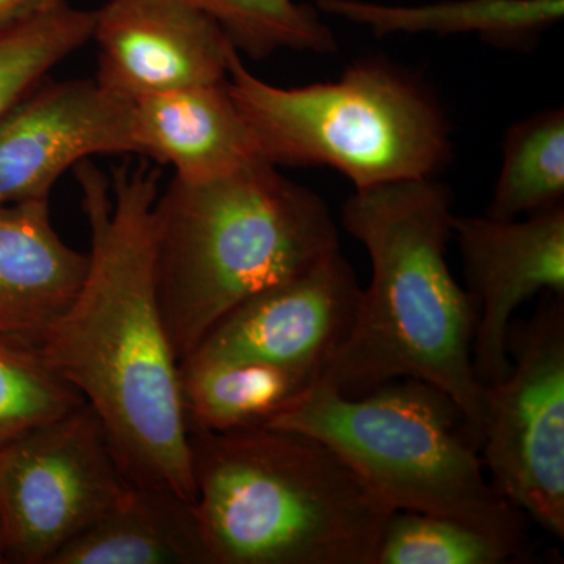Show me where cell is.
Segmentation results:
<instances>
[{
    "instance_id": "1",
    "label": "cell",
    "mask_w": 564,
    "mask_h": 564,
    "mask_svg": "<svg viewBox=\"0 0 564 564\" xmlns=\"http://www.w3.org/2000/svg\"><path fill=\"white\" fill-rule=\"evenodd\" d=\"M73 170L91 250L79 292L41 356L98 414L131 484L195 500L180 361L155 278L161 170L148 159L122 162L110 176L88 159Z\"/></svg>"
},
{
    "instance_id": "2",
    "label": "cell",
    "mask_w": 564,
    "mask_h": 564,
    "mask_svg": "<svg viewBox=\"0 0 564 564\" xmlns=\"http://www.w3.org/2000/svg\"><path fill=\"white\" fill-rule=\"evenodd\" d=\"M454 198L436 177L361 188L343 206V226L366 248L372 280L362 289L355 325L321 383L361 397L413 378L459 408L478 448L486 386L474 369L477 304L452 274Z\"/></svg>"
},
{
    "instance_id": "3",
    "label": "cell",
    "mask_w": 564,
    "mask_h": 564,
    "mask_svg": "<svg viewBox=\"0 0 564 564\" xmlns=\"http://www.w3.org/2000/svg\"><path fill=\"white\" fill-rule=\"evenodd\" d=\"M188 432L212 564H375L395 510L329 445L276 426Z\"/></svg>"
},
{
    "instance_id": "4",
    "label": "cell",
    "mask_w": 564,
    "mask_h": 564,
    "mask_svg": "<svg viewBox=\"0 0 564 564\" xmlns=\"http://www.w3.org/2000/svg\"><path fill=\"white\" fill-rule=\"evenodd\" d=\"M337 250L322 196L263 159L206 182L173 177L155 203V278L177 361L245 300Z\"/></svg>"
},
{
    "instance_id": "5",
    "label": "cell",
    "mask_w": 564,
    "mask_h": 564,
    "mask_svg": "<svg viewBox=\"0 0 564 564\" xmlns=\"http://www.w3.org/2000/svg\"><path fill=\"white\" fill-rule=\"evenodd\" d=\"M226 87L274 166H328L355 191L434 177L454 154L452 126L429 85L381 57L334 82L284 88L259 79L240 52Z\"/></svg>"
},
{
    "instance_id": "6",
    "label": "cell",
    "mask_w": 564,
    "mask_h": 564,
    "mask_svg": "<svg viewBox=\"0 0 564 564\" xmlns=\"http://www.w3.org/2000/svg\"><path fill=\"white\" fill-rule=\"evenodd\" d=\"M267 426L323 441L393 510L455 519L525 558V514L486 478L466 417L433 386L402 378L344 397L318 383Z\"/></svg>"
},
{
    "instance_id": "7",
    "label": "cell",
    "mask_w": 564,
    "mask_h": 564,
    "mask_svg": "<svg viewBox=\"0 0 564 564\" xmlns=\"http://www.w3.org/2000/svg\"><path fill=\"white\" fill-rule=\"evenodd\" d=\"M507 350V377L486 388L481 459L500 496L563 540L564 296L513 321Z\"/></svg>"
},
{
    "instance_id": "8",
    "label": "cell",
    "mask_w": 564,
    "mask_h": 564,
    "mask_svg": "<svg viewBox=\"0 0 564 564\" xmlns=\"http://www.w3.org/2000/svg\"><path fill=\"white\" fill-rule=\"evenodd\" d=\"M131 485L90 404L13 437L0 447L9 563L50 564Z\"/></svg>"
},
{
    "instance_id": "9",
    "label": "cell",
    "mask_w": 564,
    "mask_h": 564,
    "mask_svg": "<svg viewBox=\"0 0 564 564\" xmlns=\"http://www.w3.org/2000/svg\"><path fill=\"white\" fill-rule=\"evenodd\" d=\"M361 293L351 263L334 251L234 307L185 359L272 364L322 381L350 336Z\"/></svg>"
},
{
    "instance_id": "10",
    "label": "cell",
    "mask_w": 564,
    "mask_h": 564,
    "mask_svg": "<svg viewBox=\"0 0 564 564\" xmlns=\"http://www.w3.org/2000/svg\"><path fill=\"white\" fill-rule=\"evenodd\" d=\"M454 239L477 304L474 369L489 388L510 370L516 311L540 293L564 296V206L511 220L455 215Z\"/></svg>"
},
{
    "instance_id": "11",
    "label": "cell",
    "mask_w": 564,
    "mask_h": 564,
    "mask_svg": "<svg viewBox=\"0 0 564 564\" xmlns=\"http://www.w3.org/2000/svg\"><path fill=\"white\" fill-rule=\"evenodd\" d=\"M131 154V104L95 79L41 80L0 120V207L50 198L91 155Z\"/></svg>"
},
{
    "instance_id": "12",
    "label": "cell",
    "mask_w": 564,
    "mask_h": 564,
    "mask_svg": "<svg viewBox=\"0 0 564 564\" xmlns=\"http://www.w3.org/2000/svg\"><path fill=\"white\" fill-rule=\"evenodd\" d=\"M96 84L122 102L228 77L234 46L207 14L174 0H107L95 11Z\"/></svg>"
},
{
    "instance_id": "13",
    "label": "cell",
    "mask_w": 564,
    "mask_h": 564,
    "mask_svg": "<svg viewBox=\"0 0 564 564\" xmlns=\"http://www.w3.org/2000/svg\"><path fill=\"white\" fill-rule=\"evenodd\" d=\"M131 139L135 155L173 166L174 180L191 184L263 159L226 80L131 102Z\"/></svg>"
},
{
    "instance_id": "14",
    "label": "cell",
    "mask_w": 564,
    "mask_h": 564,
    "mask_svg": "<svg viewBox=\"0 0 564 564\" xmlns=\"http://www.w3.org/2000/svg\"><path fill=\"white\" fill-rule=\"evenodd\" d=\"M87 269L88 254L55 231L50 198L0 207V337L40 348Z\"/></svg>"
},
{
    "instance_id": "15",
    "label": "cell",
    "mask_w": 564,
    "mask_h": 564,
    "mask_svg": "<svg viewBox=\"0 0 564 564\" xmlns=\"http://www.w3.org/2000/svg\"><path fill=\"white\" fill-rule=\"evenodd\" d=\"M50 564H212L193 500L131 485L113 507Z\"/></svg>"
},
{
    "instance_id": "16",
    "label": "cell",
    "mask_w": 564,
    "mask_h": 564,
    "mask_svg": "<svg viewBox=\"0 0 564 564\" xmlns=\"http://www.w3.org/2000/svg\"><path fill=\"white\" fill-rule=\"evenodd\" d=\"M317 10L364 25L378 36L474 33L500 50L530 51L563 20L564 0H443L421 6L317 0Z\"/></svg>"
},
{
    "instance_id": "17",
    "label": "cell",
    "mask_w": 564,
    "mask_h": 564,
    "mask_svg": "<svg viewBox=\"0 0 564 564\" xmlns=\"http://www.w3.org/2000/svg\"><path fill=\"white\" fill-rule=\"evenodd\" d=\"M188 429L206 432L267 426L321 383L313 375L263 362L180 364Z\"/></svg>"
},
{
    "instance_id": "18",
    "label": "cell",
    "mask_w": 564,
    "mask_h": 564,
    "mask_svg": "<svg viewBox=\"0 0 564 564\" xmlns=\"http://www.w3.org/2000/svg\"><path fill=\"white\" fill-rule=\"evenodd\" d=\"M489 217H525L564 206V110L538 111L510 126Z\"/></svg>"
},
{
    "instance_id": "19",
    "label": "cell",
    "mask_w": 564,
    "mask_h": 564,
    "mask_svg": "<svg viewBox=\"0 0 564 564\" xmlns=\"http://www.w3.org/2000/svg\"><path fill=\"white\" fill-rule=\"evenodd\" d=\"M202 11L252 61L291 50L334 54L337 40L321 11L295 0H174Z\"/></svg>"
},
{
    "instance_id": "20",
    "label": "cell",
    "mask_w": 564,
    "mask_h": 564,
    "mask_svg": "<svg viewBox=\"0 0 564 564\" xmlns=\"http://www.w3.org/2000/svg\"><path fill=\"white\" fill-rule=\"evenodd\" d=\"M95 11L61 10L0 29V120L58 63L91 40Z\"/></svg>"
},
{
    "instance_id": "21",
    "label": "cell",
    "mask_w": 564,
    "mask_h": 564,
    "mask_svg": "<svg viewBox=\"0 0 564 564\" xmlns=\"http://www.w3.org/2000/svg\"><path fill=\"white\" fill-rule=\"evenodd\" d=\"M522 558L503 541L455 519L393 511L375 564H505Z\"/></svg>"
},
{
    "instance_id": "22",
    "label": "cell",
    "mask_w": 564,
    "mask_h": 564,
    "mask_svg": "<svg viewBox=\"0 0 564 564\" xmlns=\"http://www.w3.org/2000/svg\"><path fill=\"white\" fill-rule=\"evenodd\" d=\"M85 403L47 366L40 348L0 337V447Z\"/></svg>"
},
{
    "instance_id": "23",
    "label": "cell",
    "mask_w": 564,
    "mask_h": 564,
    "mask_svg": "<svg viewBox=\"0 0 564 564\" xmlns=\"http://www.w3.org/2000/svg\"><path fill=\"white\" fill-rule=\"evenodd\" d=\"M68 6V0H0V29L43 17Z\"/></svg>"
},
{
    "instance_id": "24",
    "label": "cell",
    "mask_w": 564,
    "mask_h": 564,
    "mask_svg": "<svg viewBox=\"0 0 564 564\" xmlns=\"http://www.w3.org/2000/svg\"><path fill=\"white\" fill-rule=\"evenodd\" d=\"M9 563L7 558L6 529H3L2 516H0V564Z\"/></svg>"
}]
</instances>
